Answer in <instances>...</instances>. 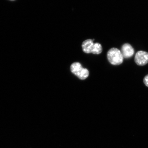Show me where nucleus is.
Masks as SVG:
<instances>
[{
	"label": "nucleus",
	"instance_id": "nucleus-1",
	"mask_svg": "<svg viewBox=\"0 0 148 148\" xmlns=\"http://www.w3.org/2000/svg\"><path fill=\"white\" fill-rule=\"evenodd\" d=\"M107 59L111 64L118 65L123 62L124 58L121 51L116 48H112L108 51Z\"/></svg>",
	"mask_w": 148,
	"mask_h": 148
},
{
	"label": "nucleus",
	"instance_id": "nucleus-2",
	"mask_svg": "<svg viewBox=\"0 0 148 148\" xmlns=\"http://www.w3.org/2000/svg\"><path fill=\"white\" fill-rule=\"evenodd\" d=\"M70 70L72 73L82 80L87 78L89 74L88 70L83 68L80 63L78 62L72 64L70 66Z\"/></svg>",
	"mask_w": 148,
	"mask_h": 148
},
{
	"label": "nucleus",
	"instance_id": "nucleus-3",
	"mask_svg": "<svg viewBox=\"0 0 148 148\" xmlns=\"http://www.w3.org/2000/svg\"><path fill=\"white\" fill-rule=\"evenodd\" d=\"M135 62L138 66H143L148 63V53L144 51H139L135 55Z\"/></svg>",
	"mask_w": 148,
	"mask_h": 148
},
{
	"label": "nucleus",
	"instance_id": "nucleus-4",
	"mask_svg": "<svg viewBox=\"0 0 148 148\" xmlns=\"http://www.w3.org/2000/svg\"><path fill=\"white\" fill-rule=\"evenodd\" d=\"M121 53L123 58H129L132 57L134 53V48L130 44L126 43L122 46Z\"/></svg>",
	"mask_w": 148,
	"mask_h": 148
},
{
	"label": "nucleus",
	"instance_id": "nucleus-5",
	"mask_svg": "<svg viewBox=\"0 0 148 148\" xmlns=\"http://www.w3.org/2000/svg\"><path fill=\"white\" fill-rule=\"evenodd\" d=\"M94 43L93 40L91 39H88L84 40L82 45L83 52L87 53H92Z\"/></svg>",
	"mask_w": 148,
	"mask_h": 148
},
{
	"label": "nucleus",
	"instance_id": "nucleus-6",
	"mask_svg": "<svg viewBox=\"0 0 148 148\" xmlns=\"http://www.w3.org/2000/svg\"><path fill=\"white\" fill-rule=\"evenodd\" d=\"M103 51L102 47L101 44L99 42L94 43L92 53L95 55H99Z\"/></svg>",
	"mask_w": 148,
	"mask_h": 148
},
{
	"label": "nucleus",
	"instance_id": "nucleus-7",
	"mask_svg": "<svg viewBox=\"0 0 148 148\" xmlns=\"http://www.w3.org/2000/svg\"><path fill=\"white\" fill-rule=\"evenodd\" d=\"M143 82L145 86L148 87V75L144 77L143 79Z\"/></svg>",
	"mask_w": 148,
	"mask_h": 148
},
{
	"label": "nucleus",
	"instance_id": "nucleus-8",
	"mask_svg": "<svg viewBox=\"0 0 148 148\" xmlns=\"http://www.w3.org/2000/svg\"><path fill=\"white\" fill-rule=\"evenodd\" d=\"M10 1H15V0H10Z\"/></svg>",
	"mask_w": 148,
	"mask_h": 148
}]
</instances>
